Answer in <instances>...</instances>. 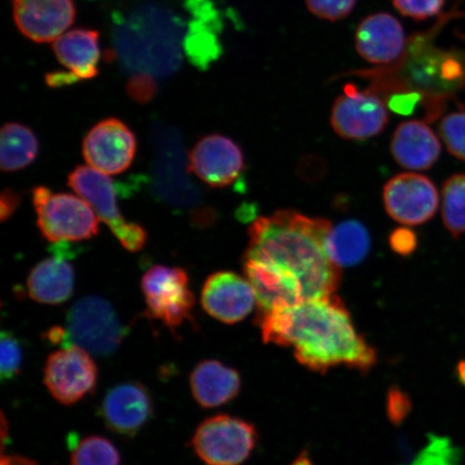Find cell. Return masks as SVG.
Returning a JSON list of instances; mask_svg holds the SVG:
<instances>
[{
    "label": "cell",
    "mask_w": 465,
    "mask_h": 465,
    "mask_svg": "<svg viewBox=\"0 0 465 465\" xmlns=\"http://www.w3.org/2000/svg\"><path fill=\"white\" fill-rule=\"evenodd\" d=\"M135 134L124 121L108 118L98 122L84 139L83 153L90 167L104 174L124 173L135 158Z\"/></svg>",
    "instance_id": "obj_12"
},
{
    "label": "cell",
    "mask_w": 465,
    "mask_h": 465,
    "mask_svg": "<svg viewBox=\"0 0 465 465\" xmlns=\"http://www.w3.org/2000/svg\"><path fill=\"white\" fill-rule=\"evenodd\" d=\"M305 4L310 13L319 19L337 22L352 13L357 0H305Z\"/></svg>",
    "instance_id": "obj_31"
},
{
    "label": "cell",
    "mask_w": 465,
    "mask_h": 465,
    "mask_svg": "<svg viewBox=\"0 0 465 465\" xmlns=\"http://www.w3.org/2000/svg\"><path fill=\"white\" fill-rule=\"evenodd\" d=\"M142 289L148 315L166 328L174 331L192 319L195 299L188 274L180 267H151L142 279Z\"/></svg>",
    "instance_id": "obj_9"
},
{
    "label": "cell",
    "mask_w": 465,
    "mask_h": 465,
    "mask_svg": "<svg viewBox=\"0 0 465 465\" xmlns=\"http://www.w3.org/2000/svg\"><path fill=\"white\" fill-rule=\"evenodd\" d=\"M411 410V400L400 389H391L388 393L387 412L393 423L402 422Z\"/></svg>",
    "instance_id": "obj_33"
},
{
    "label": "cell",
    "mask_w": 465,
    "mask_h": 465,
    "mask_svg": "<svg viewBox=\"0 0 465 465\" xmlns=\"http://www.w3.org/2000/svg\"><path fill=\"white\" fill-rule=\"evenodd\" d=\"M401 15L421 22L438 16L443 11L446 0H391Z\"/></svg>",
    "instance_id": "obj_30"
},
{
    "label": "cell",
    "mask_w": 465,
    "mask_h": 465,
    "mask_svg": "<svg viewBox=\"0 0 465 465\" xmlns=\"http://www.w3.org/2000/svg\"><path fill=\"white\" fill-rule=\"evenodd\" d=\"M458 375H459V378H460V381L465 385V361H462V362L459 363V365H458Z\"/></svg>",
    "instance_id": "obj_39"
},
{
    "label": "cell",
    "mask_w": 465,
    "mask_h": 465,
    "mask_svg": "<svg viewBox=\"0 0 465 465\" xmlns=\"http://www.w3.org/2000/svg\"><path fill=\"white\" fill-rule=\"evenodd\" d=\"M370 248L369 231L356 220L332 225L325 240L329 258L340 269L359 264L368 255Z\"/></svg>",
    "instance_id": "obj_22"
},
{
    "label": "cell",
    "mask_w": 465,
    "mask_h": 465,
    "mask_svg": "<svg viewBox=\"0 0 465 465\" xmlns=\"http://www.w3.org/2000/svg\"><path fill=\"white\" fill-rule=\"evenodd\" d=\"M189 172L213 188L229 187L245 170L242 151L231 138L213 134L201 139L189 154Z\"/></svg>",
    "instance_id": "obj_13"
},
{
    "label": "cell",
    "mask_w": 465,
    "mask_h": 465,
    "mask_svg": "<svg viewBox=\"0 0 465 465\" xmlns=\"http://www.w3.org/2000/svg\"><path fill=\"white\" fill-rule=\"evenodd\" d=\"M330 122L336 135L346 141H369L385 131L389 108L374 90L348 84L331 109Z\"/></svg>",
    "instance_id": "obj_8"
},
{
    "label": "cell",
    "mask_w": 465,
    "mask_h": 465,
    "mask_svg": "<svg viewBox=\"0 0 465 465\" xmlns=\"http://www.w3.org/2000/svg\"><path fill=\"white\" fill-rule=\"evenodd\" d=\"M0 380L9 381L21 373L23 365V348L19 340L10 332L2 333L0 341Z\"/></svg>",
    "instance_id": "obj_29"
},
{
    "label": "cell",
    "mask_w": 465,
    "mask_h": 465,
    "mask_svg": "<svg viewBox=\"0 0 465 465\" xmlns=\"http://www.w3.org/2000/svg\"><path fill=\"white\" fill-rule=\"evenodd\" d=\"M332 223L294 211L254 221L243 254V272L257 298V317L335 294L341 272L325 240Z\"/></svg>",
    "instance_id": "obj_1"
},
{
    "label": "cell",
    "mask_w": 465,
    "mask_h": 465,
    "mask_svg": "<svg viewBox=\"0 0 465 465\" xmlns=\"http://www.w3.org/2000/svg\"><path fill=\"white\" fill-rule=\"evenodd\" d=\"M54 51L57 61L77 83L98 74L101 46L100 33L95 29L75 28L66 32L55 40Z\"/></svg>",
    "instance_id": "obj_19"
},
{
    "label": "cell",
    "mask_w": 465,
    "mask_h": 465,
    "mask_svg": "<svg viewBox=\"0 0 465 465\" xmlns=\"http://www.w3.org/2000/svg\"><path fill=\"white\" fill-rule=\"evenodd\" d=\"M0 465H38L36 462L25 457L3 456Z\"/></svg>",
    "instance_id": "obj_37"
},
{
    "label": "cell",
    "mask_w": 465,
    "mask_h": 465,
    "mask_svg": "<svg viewBox=\"0 0 465 465\" xmlns=\"http://www.w3.org/2000/svg\"><path fill=\"white\" fill-rule=\"evenodd\" d=\"M389 245L395 253L403 255L411 254L418 246V238L415 232L407 228L395 229L389 236Z\"/></svg>",
    "instance_id": "obj_34"
},
{
    "label": "cell",
    "mask_w": 465,
    "mask_h": 465,
    "mask_svg": "<svg viewBox=\"0 0 465 465\" xmlns=\"http://www.w3.org/2000/svg\"><path fill=\"white\" fill-rule=\"evenodd\" d=\"M33 203L38 228L51 242L90 240L100 230V218L83 197L38 187L33 191Z\"/></svg>",
    "instance_id": "obj_5"
},
{
    "label": "cell",
    "mask_w": 465,
    "mask_h": 465,
    "mask_svg": "<svg viewBox=\"0 0 465 465\" xmlns=\"http://www.w3.org/2000/svg\"><path fill=\"white\" fill-rule=\"evenodd\" d=\"M44 382L58 403L74 405L94 391L97 366L83 348L66 347L46 359Z\"/></svg>",
    "instance_id": "obj_10"
},
{
    "label": "cell",
    "mask_w": 465,
    "mask_h": 465,
    "mask_svg": "<svg viewBox=\"0 0 465 465\" xmlns=\"http://www.w3.org/2000/svg\"><path fill=\"white\" fill-rule=\"evenodd\" d=\"M441 218L453 238L465 234V173L446 180L441 190Z\"/></svg>",
    "instance_id": "obj_25"
},
{
    "label": "cell",
    "mask_w": 465,
    "mask_h": 465,
    "mask_svg": "<svg viewBox=\"0 0 465 465\" xmlns=\"http://www.w3.org/2000/svg\"><path fill=\"white\" fill-rule=\"evenodd\" d=\"M458 450L449 439L431 435L429 443L410 465H459Z\"/></svg>",
    "instance_id": "obj_28"
},
{
    "label": "cell",
    "mask_w": 465,
    "mask_h": 465,
    "mask_svg": "<svg viewBox=\"0 0 465 465\" xmlns=\"http://www.w3.org/2000/svg\"><path fill=\"white\" fill-rule=\"evenodd\" d=\"M34 267L27 278L28 294L42 304L57 305L72 298L74 271L61 252Z\"/></svg>",
    "instance_id": "obj_21"
},
{
    "label": "cell",
    "mask_w": 465,
    "mask_h": 465,
    "mask_svg": "<svg viewBox=\"0 0 465 465\" xmlns=\"http://www.w3.org/2000/svg\"><path fill=\"white\" fill-rule=\"evenodd\" d=\"M153 415V401L141 382L120 383L104 395L101 416L114 433L132 438L149 422Z\"/></svg>",
    "instance_id": "obj_16"
},
{
    "label": "cell",
    "mask_w": 465,
    "mask_h": 465,
    "mask_svg": "<svg viewBox=\"0 0 465 465\" xmlns=\"http://www.w3.org/2000/svg\"><path fill=\"white\" fill-rule=\"evenodd\" d=\"M183 34V21L170 11L143 8L116 23V54L136 74H170L182 61Z\"/></svg>",
    "instance_id": "obj_3"
},
{
    "label": "cell",
    "mask_w": 465,
    "mask_h": 465,
    "mask_svg": "<svg viewBox=\"0 0 465 465\" xmlns=\"http://www.w3.org/2000/svg\"><path fill=\"white\" fill-rule=\"evenodd\" d=\"M190 386L197 403L203 409H213L235 399L242 381L236 370L217 360H205L192 371Z\"/></svg>",
    "instance_id": "obj_20"
},
{
    "label": "cell",
    "mask_w": 465,
    "mask_h": 465,
    "mask_svg": "<svg viewBox=\"0 0 465 465\" xmlns=\"http://www.w3.org/2000/svg\"><path fill=\"white\" fill-rule=\"evenodd\" d=\"M13 15L23 36L48 44L74 25L75 7L73 0H13Z\"/></svg>",
    "instance_id": "obj_14"
},
{
    "label": "cell",
    "mask_w": 465,
    "mask_h": 465,
    "mask_svg": "<svg viewBox=\"0 0 465 465\" xmlns=\"http://www.w3.org/2000/svg\"><path fill=\"white\" fill-rule=\"evenodd\" d=\"M255 322L265 344L292 348L298 362L317 373L341 365L365 373L377 362L375 349L358 333L335 294L264 313Z\"/></svg>",
    "instance_id": "obj_2"
},
{
    "label": "cell",
    "mask_w": 465,
    "mask_h": 465,
    "mask_svg": "<svg viewBox=\"0 0 465 465\" xmlns=\"http://www.w3.org/2000/svg\"><path fill=\"white\" fill-rule=\"evenodd\" d=\"M202 306L219 322L234 324L252 313L257 306V298L246 277L232 272H218L203 284Z\"/></svg>",
    "instance_id": "obj_15"
},
{
    "label": "cell",
    "mask_w": 465,
    "mask_h": 465,
    "mask_svg": "<svg viewBox=\"0 0 465 465\" xmlns=\"http://www.w3.org/2000/svg\"><path fill=\"white\" fill-rule=\"evenodd\" d=\"M121 457L115 446L102 436H87L75 447L71 465H120Z\"/></svg>",
    "instance_id": "obj_26"
},
{
    "label": "cell",
    "mask_w": 465,
    "mask_h": 465,
    "mask_svg": "<svg viewBox=\"0 0 465 465\" xmlns=\"http://www.w3.org/2000/svg\"><path fill=\"white\" fill-rule=\"evenodd\" d=\"M220 28L221 22L200 19H196L189 25L183 45L185 54L196 67L205 69L221 54L223 49L217 36Z\"/></svg>",
    "instance_id": "obj_24"
},
{
    "label": "cell",
    "mask_w": 465,
    "mask_h": 465,
    "mask_svg": "<svg viewBox=\"0 0 465 465\" xmlns=\"http://www.w3.org/2000/svg\"><path fill=\"white\" fill-rule=\"evenodd\" d=\"M258 434L252 423L229 415L203 420L192 447L207 465H242L252 455Z\"/></svg>",
    "instance_id": "obj_7"
},
{
    "label": "cell",
    "mask_w": 465,
    "mask_h": 465,
    "mask_svg": "<svg viewBox=\"0 0 465 465\" xmlns=\"http://www.w3.org/2000/svg\"><path fill=\"white\" fill-rule=\"evenodd\" d=\"M39 142L29 127L10 122L0 133V166L14 173L31 165L37 159Z\"/></svg>",
    "instance_id": "obj_23"
},
{
    "label": "cell",
    "mask_w": 465,
    "mask_h": 465,
    "mask_svg": "<svg viewBox=\"0 0 465 465\" xmlns=\"http://www.w3.org/2000/svg\"><path fill=\"white\" fill-rule=\"evenodd\" d=\"M439 133L450 153L465 162V110L444 115L440 122Z\"/></svg>",
    "instance_id": "obj_27"
},
{
    "label": "cell",
    "mask_w": 465,
    "mask_h": 465,
    "mask_svg": "<svg viewBox=\"0 0 465 465\" xmlns=\"http://www.w3.org/2000/svg\"><path fill=\"white\" fill-rule=\"evenodd\" d=\"M407 40L402 23L387 13L365 16L354 35L358 54L373 65L389 66L404 54Z\"/></svg>",
    "instance_id": "obj_17"
},
{
    "label": "cell",
    "mask_w": 465,
    "mask_h": 465,
    "mask_svg": "<svg viewBox=\"0 0 465 465\" xmlns=\"http://www.w3.org/2000/svg\"><path fill=\"white\" fill-rule=\"evenodd\" d=\"M382 197L389 216L409 226L427 223L440 205L439 192L432 180L415 173H400L389 180Z\"/></svg>",
    "instance_id": "obj_11"
},
{
    "label": "cell",
    "mask_w": 465,
    "mask_h": 465,
    "mask_svg": "<svg viewBox=\"0 0 465 465\" xmlns=\"http://www.w3.org/2000/svg\"><path fill=\"white\" fill-rule=\"evenodd\" d=\"M391 151L395 162L410 171H427L439 161L441 144L426 122L410 120L394 131Z\"/></svg>",
    "instance_id": "obj_18"
},
{
    "label": "cell",
    "mask_w": 465,
    "mask_h": 465,
    "mask_svg": "<svg viewBox=\"0 0 465 465\" xmlns=\"http://www.w3.org/2000/svg\"><path fill=\"white\" fill-rule=\"evenodd\" d=\"M126 91L132 100L139 104L149 103L156 94V83L153 75L148 74L133 75L127 83Z\"/></svg>",
    "instance_id": "obj_32"
},
{
    "label": "cell",
    "mask_w": 465,
    "mask_h": 465,
    "mask_svg": "<svg viewBox=\"0 0 465 465\" xmlns=\"http://www.w3.org/2000/svg\"><path fill=\"white\" fill-rule=\"evenodd\" d=\"M63 347L77 346L92 356L107 358L120 348L127 334L108 301L85 296L69 310Z\"/></svg>",
    "instance_id": "obj_4"
},
{
    "label": "cell",
    "mask_w": 465,
    "mask_h": 465,
    "mask_svg": "<svg viewBox=\"0 0 465 465\" xmlns=\"http://www.w3.org/2000/svg\"><path fill=\"white\" fill-rule=\"evenodd\" d=\"M64 335H65V331L62 327H54L51 328L48 332L45 334V339L48 340L51 344L54 345H63L64 344Z\"/></svg>",
    "instance_id": "obj_36"
},
{
    "label": "cell",
    "mask_w": 465,
    "mask_h": 465,
    "mask_svg": "<svg viewBox=\"0 0 465 465\" xmlns=\"http://www.w3.org/2000/svg\"><path fill=\"white\" fill-rule=\"evenodd\" d=\"M21 197L14 190H5L2 194V208H0V217L2 221L9 219L19 206Z\"/></svg>",
    "instance_id": "obj_35"
},
{
    "label": "cell",
    "mask_w": 465,
    "mask_h": 465,
    "mask_svg": "<svg viewBox=\"0 0 465 465\" xmlns=\"http://www.w3.org/2000/svg\"><path fill=\"white\" fill-rule=\"evenodd\" d=\"M68 184L108 225L122 246L130 252H137L143 248L147 232L141 225L127 223L122 217L113 180L107 174L90 166H79L69 174Z\"/></svg>",
    "instance_id": "obj_6"
},
{
    "label": "cell",
    "mask_w": 465,
    "mask_h": 465,
    "mask_svg": "<svg viewBox=\"0 0 465 465\" xmlns=\"http://www.w3.org/2000/svg\"><path fill=\"white\" fill-rule=\"evenodd\" d=\"M292 465H312L311 459L306 456H301L293 462Z\"/></svg>",
    "instance_id": "obj_38"
}]
</instances>
